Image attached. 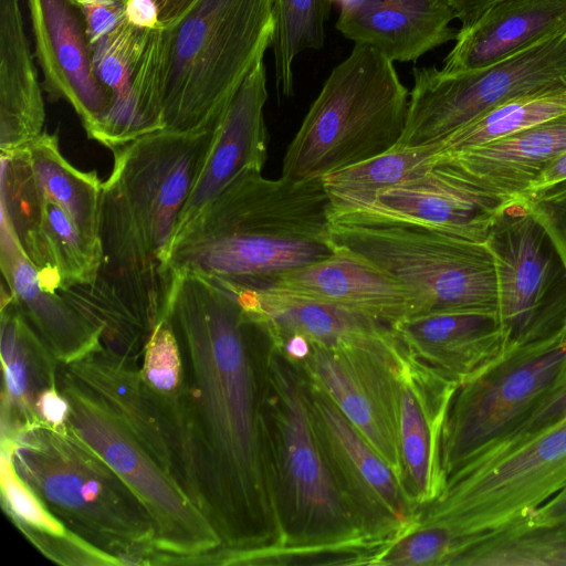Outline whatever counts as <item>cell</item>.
<instances>
[{"label": "cell", "mask_w": 566, "mask_h": 566, "mask_svg": "<svg viewBox=\"0 0 566 566\" xmlns=\"http://www.w3.org/2000/svg\"><path fill=\"white\" fill-rule=\"evenodd\" d=\"M164 318L184 363L168 429L185 489L221 539L218 564L282 547L270 424L277 345L266 318L250 290L189 269L172 271Z\"/></svg>", "instance_id": "obj_1"}, {"label": "cell", "mask_w": 566, "mask_h": 566, "mask_svg": "<svg viewBox=\"0 0 566 566\" xmlns=\"http://www.w3.org/2000/svg\"><path fill=\"white\" fill-rule=\"evenodd\" d=\"M220 122L192 133L157 130L113 150L102 185L98 275L60 292L102 331L103 345L134 359L164 318L177 219Z\"/></svg>", "instance_id": "obj_2"}, {"label": "cell", "mask_w": 566, "mask_h": 566, "mask_svg": "<svg viewBox=\"0 0 566 566\" xmlns=\"http://www.w3.org/2000/svg\"><path fill=\"white\" fill-rule=\"evenodd\" d=\"M67 426L137 494L155 530L156 565L195 564L221 547L188 495L168 427L146 391L140 364L102 345L57 368Z\"/></svg>", "instance_id": "obj_3"}, {"label": "cell", "mask_w": 566, "mask_h": 566, "mask_svg": "<svg viewBox=\"0 0 566 566\" xmlns=\"http://www.w3.org/2000/svg\"><path fill=\"white\" fill-rule=\"evenodd\" d=\"M331 201L322 178H237L172 239L170 271L189 269L255 290L266 279L333 255Z\"/></svg>", "instance_id": "obj_4"}, {"label": "cell", "mask_w": 566, "mask_h": 566, "mask_svg": "<svg viewBox=\"0 0 566 566\" xmlns=\"http://www.w3.org/2000/svg\"><path fill=\"white\" fill-rule=\"evenodd\" d=\"M270 424L282 547L252 565H369L384 546L359 532L316 438L301 370L276 347L271 359Z\"/></svg>", "instance_id": "obj_5"}, {"label": "cell", "mask_w": 566, "mask_h": 566, "mask_svg": "<svg viewBox=\"0 0 566 566\" xmlns=\"http://www.w3.org/2000/svg\"><path fill=\"white\" fill-rule=\"evenodd\" d=\"M20 478L71 533L116 557L148 565L155 530L132 488L69 426L43 421L9 447Z\"/></svg>", "instance_id": "obj_6"}, {"label": "cell", "mask_w": 566, "mask_h": 566, "mask_svg": "<svg viewBox=\"0 0 566 566\" xmlns=\"http://www.w3.org/2000/svg\"><path fill=\"white\" fill-rule=\"evenodd\" d=\"M409 98L394 62L355 43L310 106L285 151L282 176L323 178L397 147Z\"/></svg>", "instance_id": "obj_7"}, {"label": "cell", "mask_w": 566, "mask_h": 566, "mask_svg": "<svg viewBox=\"0 0 566 566\" xmlns=\"http://www.w3.org/2000/svg\"><path fill=\"white\" fill-rule=\"evenodd\" d=\"M274 31L272 0H198L170 30L164 129L192 133L218 124L272 46Z\"/></svg>", "instance_id": "obj_8"}, {"label": "cell", "mask_w": 566, "mask_h": 566, "mask_svg": "<svg viewBox=\"0 0 566 566\" xmlns=\"http://www.w3.org/2000/svg\"><path fill=\"white\" fill-rule=\"evenodd\" d=\"M331 232L336 247L363 256L405 287L409 316L497 310L496 266L485 242L399 223H332Z\"/></svg>", "instance_id": "obj_9"}, {"label": "cell", "mask_w": 566, "mask_h": 566, "mask_svg": "<svg viewBox=\"0 0 566 566\" xmlns=\"http://www.w3.org/2000/svg\"><path fill=\"white\" fill-rule=\"evenodd\" d=\"M564 488L566 415L452 473L443 492L421 509L419 525L469 538L525 517Z\"/></svg>", "instance_id": "obj_10"}, {"label": "cell", "mask_w": 566, "mask_h": 566, "mask_svg": "<svg viewBox=\"0 0 566 566\" xmlns=\"http://www.w3.org/2000/svg\"><path fill=\"white\" fill-rule=\"evenodd\" d=\"M566 385V324L554 334L511 346L458 387L442 439L448 478L512 437Z\"/></svg>", "instance_id": "obj_11"}, {"label": "cell", "mask_w": 566, "mask_h": 566, "mask_svg": "<svg viewBox=\"0 0 566 566\" xmlns=\"http://www.w3.org/2000/svg\"><path fill=\"white\" fill-rule=\"evenodd\" d=\"M406 129L398 146L433 145L490 109L566 86V28L488 67L446 74L413 67Z\"/></svg>", "instance_id": "obj_12"}, {"label": "cell", "mask_w": 566, "mask_h": 566, "mask_svg": "<svg viewBox=\"0 0 566 566\" xmlns=\"http://www.w3.org/2000/svg\"><path fill=\"white\" fill-rule=\"evenodd\" d=\"M485 244L496 266L505 348L560 329L566 324V266L523 197L504 206Z\"/></svg>", "instance_id": "obj_13"}, {"label": "cell", "mask_w": 566, "mask_h": 566, "mask_svg": "<svg viewBox=\"0 0 566 566\" xmlns=\"http://www.w3.org/2000/svg\"><path fill=\"white\" fill-rule=\"evenodd\" d=\"M400 348V339L387 325L334 346L311 343L307 357L293 364L333 400L401 482Z\"/></svg>", "instance_id": "obj_14"}, {"label": "cell", "mask_w": 566, "mask_h": 566, "mask_svg": "<svg viewBox=\"0 0 566 566\" xmlns=\"http://www.w3.org/2000/svg\"><path fill=\"white\" fill-rule=\"evenodd\" d=\"M304 382L316 438L353 520L369 542L389 545L419 524L421 507L333 400Z\"/></svg>", "instance_id": "obj_15"}, {"label": "cell", "mask_w": 566, "mask_h": 566, "mask_svg": "<svg viewBox=\"0 0 566 566\" xmlns=\"http://www.w3.org/2000/svg\"><path fill=\"white\" fill-rule=\"evenodd\" d=\"M170 42V30L142 29L126 17L96 42L93 69L109 104L91 139L113 151L165 128Z\"/></svg>", "instance_id": "obj_16"}, {"label": "cell", "mask_w": 566, "mask_h": 566, "mask_svg": "<svg viewBox=\"0 0 566 566\" xmlns=\"http://www.w3.org/2000/svg\"><path fill=\"white\" fill-rule=\"evenodd\" d=\"M510 200L473 189L434 161L426 172L401 184L329 207V220L336 224H412L485 242Z\"/></svg>", "instance_id": "obj_17"}, {"label": "cell", "mask_w": 566, "mask_h": 566, "mask_svg": "<svg viewBox=\"0 0 566 566\" xmlns=\"http://www.w3.org/2000/svg\"><path fill=\"white\" fill-rule=\"evenodd\" d=\"M459 385L407 350L399 355V449L401 482L419 506L444 490L442 439Z\"/></svg>", "instance_id": "obj_18"}, {"label": "cell", "mask_w": 566, "mask_h": 566, "mask_svg": "<svg viewBox=\"0 0 566 566\" xmlns=\"http://www.w3.org/2000/svg\"><path fill=\"white\" fill-rule=\"evenodd\" d=\"M35 55L51 99L66 101L91 139L108 108L109 97L93 69L85 24L67 0H28Z\"/></svg>", "instance_id": "obj_19"}, {"label": "cell", "mask_w": 566, "mask_h": 566, "mask_svg": "<svg viewBox=\"0 0 566 566\" xmlns=\"http://www.w3.org/2000/svg\"><path fill=\"white\" fill-rule=\"evenodd\" d=\"M266 99V70L261 60L222 115L212 146L179 212L172 239L237 178L247 171H262L269 139L264 122Z\"/></svg>", "instance_id": "obj_20"}, {"label": "cell", "mask_w": 566, "mask_h": 566, "mask_svg": "<svg viewBox=\"0 0 566 566\" xmlns=\"http://www.w3.org/2000/svg\"><path fill=\"white\" fill-rule=\"evenodd\" d=\"M325 260L275 274L254 291H266L332 304L387 324L411 313L405 287L388 273L340 247Z\"/></svg>", "instance_id": "obj_21"}, {"label": "cell", "mask_w": 566, "mask_h": 566, "mask_svg": "<svg viewBox=\"0 0 566 566\" xmlns=\"http://www.w3.org/2000/svg\"><path fill=\"white\" fill-rule=\"evenodd\" d=\"M565 150L566 114L488 144L439 153L436 163L473 189L510 200Z\"/></svg>", "instance_id": "obj_22"}, {"label": "cell", "mask_w": 566, "mask_h": 566, "mask_svg": "<svg viewBox=\"0 0 566 566\" xmlns=\"http://www.w3.org/2000/svg\"><path fill=\"white\" fill-rule=\"evenodd\" d=\"M391 327L409 353L459 386L505 349L504 333L495 308L409 316L391 324Z\"/></svg>", "instance_id": "obj_23"}, {"label": "cell", "mask_w": 566, "mask_h": 566, "mask_svg": "<svg viewBox=\"0 0 566 566\" xmlns=\"http://www.w3.org/2000/svg\"><path fill=\"white\" fill-rule=\"evenodd\" d=\"M454 19L448 0H348L340 3L335 27L346 39L376 49L391 62H416L455 40Z\"/></svg>", "instance_id": "obj_24"}, {"label": "cell", "mask_w": 566, "mask_h": 566, "mask_svg": "<svg viewBox=\"0 0 566 566\" xmlns=\"http://www.w3.org/2000/svg\"><path fill=\"white\" fill-rule=\"evenodd\" d=\"M2 281L20 313L60 364L76 360L102 343V331L61 293L44 289L8 221L0 223Z\"/></svg>", "instance_id": "obj_25"}, {"label": "cell", "mask_w": 566, "mask_h": 566, "mask_svg": "<svg viewBox=\"0 0 566 566\" xmlns=\"http://www.w3.org/2000/svg\"><path fill=\"white\" fill-rule=\"evenodd\" d=\"M566 28V0H503L461 28L440 69L468 72L506 60Z\"/></svg>", "instance_id": "obj_26"}, {"label": "cell", "mask_w": 566, "mask_h": 566, "mask_svg": "<svg viewBox=\"0 0 566 566\" xmlns=\"http://www.w3.org/2000/svg\"><path fill=\"white\" fill-rule=\"evenodd\" d=\"M1 447L41 422L36 402L57 386L60 363L24 319L6 283L1 284Z\"/></svg>", "instance_id": "obj_27"}, {"label": "cell", "mask_w": 566, "mask_h": 566, "mask_svg": "<svg viewBox=\"0 0 566 566\" xmlns=\"http://www.w3.org/2000/svg\"><path fill=\"white\" fill-rule=\"evenodd\" d=\"M44 120V102L20 0H0L1 153L25 147L43 133Z\"/></svg>", "instance_id": "obj_28"}, {"label": "cell", "mask_w": 566, "mask_h": 566, "mask_svg": "<svg viewBox=\"0 0 566 566\" xmlns=\"http://www.w3.org/2000/svg\"><path fill=\"white\" fill-rule=\"evenodd\" d=\"M448 566H566V520H516L465 538Z\"/></svg>", "instance_id": "obj_29"}, {"label": "cell", "mask_w": 566, "mask_h": 566, "mask_svg": "<svg viewBox=\"0 0 566 566\" xmlns=\"http://www.w3.org/2000/svg\"><path fill=\"white\" fill-rule=\"evenodd\" d=\"M44 202L27 147L1 153V218L8 221L24 254L36 268L41 285L59 292L60 280L44 237Z\"/></svg>", "instance_id": "obj_30"}, {"label": "cell", "mask_w": 566, "mask_h": 566, "mask_svg": "<svg viewBox=\"0 0 566 566\" xmlns=\"http://www.w3.org/2000/svg\"><path fill=\"white\" fill-rule=\"evenodd\" d=\"M31 167L43 196L59 205L82 235L101 249L102 185L95 171H82L61 154L57 136L43 132L27 146Z\"/></svg>", "instance_id": "obj_31"}, {"label": "cell", "mask_w": 566, "mask_h": 566, "mask_svg": "<svg viewBox=\"0 0 566 566\" xmlns=\"http://www.w3.org/2000/svg\"><path fill=\"white\" fill-rule=\"evenodd\" d=\"M275 342L291 335L310 343L334 346L390 325L371 316L301 297L251 290Z\"/></svg>", "instance_id": "obj_32"}, {"label": "cell", "mask_w": 566, "mask_h": 566, "mask_svg": "<svg viewBox=\"0 0 566 566\" xmlns=\"http://www.w3.org/2000/svg\"><path fill=\"white\" fill-rule=\"evenodd\" d=\"M439 154L436 144L397 146L391 150L322 178L331 207L345 205L401 184L430 169Z\"/></svg>", "instance_id": "obj_33"}, {"label": "cell", "mask_w": 566, "mask_h": 566, "mask_svg": "<svg viewBox=\"0 0 566 566\" xmlns=\"http://www.w3.org/2000/svg\"><path fill=\"white\" fill-rule=\"evenodd\" d=\"M566 114V86L507 101L437 143L439 153L480 146Z\"/></svg>", "instance_id": "obj_34"}, {"label": "cell", "mask_w": 566, "mask_h": 566, "mask_svg": "<svg viewBox=\"0 0 566 566\" xmlns=\"http://www.w3.org/2000/svg\"><path fill=\"white\" fill-rule=\"evenodd\" d=\"M331 4L328 0H272L275 22L272 48L279 95H293L297 56L303 51L324 46Z\"/></svg>", "instance_id": "obj_35"}, {"label": "cell", "mask_w": 566, "mask_h": 566, "mask_svg": "<svg viewBox=\"0 0 566 566\" xmlns=\"http://www.w3.org/2000/svg\"><path fill=\"white\" fill-rule=\"evenodd\" d=\"M43 229L50 258L61 284L59 292L94 284L102 263V251L91 245L70 216L46 198Z\"/></svg>", "instance_id": "obj_36"}, {"label": "cell", "mask_w": 566, "mask_h": 566, "mask_svg": "<svg viewBox=\"0 0 566 566\" xmlns=\"http://www.w3.org/2000/svg\"><path fill=\"white\" fill-rule=\"evenodd\" d=\"M140 376L146 391L168 424L182 390L184 363L178 339L166 318L155 326L146 342Z\"/></svg>", "instance_id": "obj_37"}, {"label": "cell", "mask_w": 566, "mask_h": 566, "mask_svg": "<svg viewBox=\"0 0 566 566\" xmlns=\"http://www.w3.org/2000/svg\"><path fill=\"white\" fill-rule=\"evenodd\" d=\"M464 539L446 528L418 524L384 546L369 566H448Z\"/></svg>", "instance_id": "obj_38"}, {"label": "cell", "mask_w": 566, "mask_h": 566, "mask_svg": "<svg viewBox=\"0 0 566 566\" xmlns=\"http://www.w3.org/2000/svg\"><path fill=\"white\" fill-rule=\"evenodd\" d=\"M0 484L2 509L22 534L38 532L66 535L70 533L20 478L12 454L6 449H1Z\"/></svg>", "instance_id": "obj_39"}, {"label": "cell", "mask_w": 566, "mask_h": 566, "mask_svg": "<svg viewBox=\"0 0 566 566\" xmlns=\"http://www.w3.org/2000/svg\"><path fill=\"white\" fill-rule=\"evenodd\" d=\"M521 197L547 230L566 266V180Z\"/></svg>", "instance_id": "obj_40"}, {"label": "cell", "mask_w": 566, "mask_h": 566, "mask_svg": "<svg viewBox=\"0 0 566 566\" xmlns=\"http://www.w3.org/2000/svg\"><path fill=\"white\" fill-rule=\"evenodd\" d=\"M83 15L85 32L93 50L96 42L124 18L129 0H67Z\"/></svg>", "instance_id": "obj_41"}, {"label": "cell", "mask_w": 566, "mask_h": 566, "mask_svg": "<svg viewBox=\"0 0 566 566\" xmlns=\"http://www.w3.org/2000/svg\"><path fill=\"white\" fill-rule=\"evenodd\" d=\"M40 419L55 428L67 426L70 406L59 387L43 391L36 402Z\"/></svg>", "instance_id": "obj_42"}, {"label": "cell", "mask_w": 566, "mask_h": 566, "mask_svg": "<svg viewBox=\"0 0 566 566\" xmlns=\"http://www.w3.org/2000/svg\"><path fill=\"white\" fill-rule=\"evenodd\" d=\"M125 17L132 24L142 29L161 28L158 9L153 0H129Z\"/></svg>", "instance_id": "obj_43"}, {"label": "cell", "mask_w": 566, "mask_h": 566, "mask_svg": "<svg viewBox=\"0 0 566 566\" xmlns=\"http://www.w3.org/2000/svg\"><path fill=\"white\" fill-rule=\"evenodd\" d=\"M158 9L161 28L175 29L189 13L198 0H153Z\"/></svg>", "instance_id": "obj_44"}, {"label": "cell", "mask_w": 566, "mask_h": 566, "mask_svg": "<svg viewBox=\"0 0 566 566\" xmlns=\"http://www.w3.org/2000/svg\"><path fill=\"white\" fill-rule=\"evenodd\" d=\"M523 518L531 523L566 520V488Z\"/></svg>", "instance_id": "obj_45"}, {"label": "cell", "mask_w": 566, "mask_h": 566, "mask_svg": "<svg viewBox=\"0 0 566 566\" xmlns=\"http://www.w3.org/2000/svg\"><path fill=\"white\" fill-rule=\"evenodd\" d=\"M503 0H448L461 28H467L479 20L490 8Z\"/></svg>", "instance_id": "obj_46"}, {"label": "cell", "mask_w": 566, "mask_h": 566, "mask_svg": "<svg viewBox=\"0 0 566 566\" xmlns=\"http://www.w3.org/2000/svg\"><path fill=\"white\" fill-rule=\"evenodd\" d=\"M566 180V150L555 157L531 184L523 195L544 190Z\"/></svg>", "instance_id": "obj_47"}, {"label": "cell", "mask_w": 566, "mask_h": 566, "mask_svg": "<svg viewBox=\"0 0 566 566\" xmlns=\"http://www.w3.org/2000/svg\"><path fill=\"white\" fill-rule=\"evenodd\" d=\"M542 412L543 417L549 421L566 415V385L548 399Z\"/></svg>", "instance_id": "obj_48"}, {"label": "cell", "mask_w": 566, "mask_h": 566, "mask_svg": "<svg viewBox=\"0 0 566 566\" xmlns=\"http://www.w3.org/2000/svg\"><path fill=\"white\" fill-rule=\"evenodd\" d=\"M328 1H331V2L337 1V2L342 3V2H345V1H348V0H328Z\"/></svg>", "instance_id": "obj_49"}]
</instances>
